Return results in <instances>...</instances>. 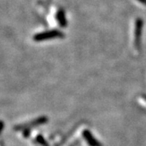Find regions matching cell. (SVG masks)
Masks as SVG:
<instances>
[{"instance_id":"obj_1","label":"cell","mask_w":146,"mask_h":146,"mask_svg":"<svg viewBox=\"0 0 146 146\" xmlns=\"http://www.w3.org/2000/svg\"><path fill=\"white\" fill-rule=\"evenodd\" d=\"M64 34L63 32L57 30V29H52L49 31L42 32L39 33L36 35L33 36V40L35 42H43L46 40H50L53 38H57V37H63Z\"/></svg>"},{"instance_id":"obj_2","label":"cell","mask_w":146,"mask_h":146,"mask_svg":"<svg viewBox=\"0 0 146 146\" xmlns=\"http://www.w3.org/2000/svg\"><path fill=\"white\" fill-rule=\"evenodd\" d=\"M143 26H144L143 20L141 18H137L136 21V24H135V40H134L135 47L137 50H141Z\"/></svg>"},{"instance_id":"obj_3","label":"cell","mask_w":146,"mask_h":146,"mask_svg":"<svg viewBox=\"0 0 146 146\" xmlns=\"http://www.w3.org/2000/svg\"><path fill=\"white\" fill-rule=\"evenodd\" d=\"M48 121V119L46 116H42L40 118H37L36 119L33 120L30 123H28L25 125H21L16 127V129H18V130H22V129H25V130H29V128L30 129L31 127H37V126L42 125V124H45L46 123H47Z\"/></svg>"},{"instance_id":"obj_4","label":"cell","mask_w":146,"mask_h":146,"mask_svg":"<svg viewBox=\"0 0 146 146\" xmlns=\"http://www.w3.org/2000/svg\"><path fill=\"white\" fill-rule=\"evenodd\" d=\"M84 139L89 146H102V143L98 141L89 130H84L82 133Z\"/></svg>"},{"instance_id":"obj_5","label":"cell","mask_w":146,"mask_h":146,"mask_svg":"<svg viewBox=\"0 0 146 146\" xmlns=\"http://www.w3.org/2000/svg\"><path fill=\"white\" fill-rule=\"evenodd\" d=\"M56 19H57L58 23L59 25V26L61 28H66L68 25V21L66 19V15H65V11L63 9H59L57 11L56 14Z\"/></svg>"},{"instance_id":"obj_6","label":"cell","mask_w":146,"mask_h":146,"mask_svg":"<svg viewBox=\"0 0 146 146\" xmlns=\"http://www.w3.org/2000/svg\"><path fill=\"white\" fill-rule=\"evenodd\" d=\"M36 141H37V142L38 143H40L43 146H48V145H47L46 141L44 140V138L42 137V136H38V137L36 138Z\"/></svg>"},{"instance_id":"obj_7","label":"cell","mask_w":146,"mask_h":146,"mask_svg":"<svg viewBox=\"0 0 146 146\" xmlns=\"http://www.w3.org/2000/svg\"><path fill=\"white\" fill-rule=\"evenodd\" d=\"M139 3H142L143 5L146 6V0H137Z\"/></svg>"},{"instance_id":"obj_8","label":"cell","mask_w":146,"mask_h":146,"mask_svg":"<svg viewBox=\"0 0 146 146\" xmlns=\"http://www.w3.org/2000/svg\"><path fill=\"white\" fill-rule=\"evenodd\" d=\"M3 122L0 121V132H1V131L3 129Z\"/></svg>"}]
</instances>
